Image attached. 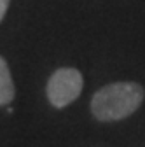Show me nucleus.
Here are the masks:
<instances>
[{
	"label": "nucleus",
	"mask_w": 145,
	"mask_h": 147,
	"mask_svg": "<svg viewBox=\"0 0 145 147\" xmlns=\"http://www.w3.org/2000/svg\"><path fill=\"white\" fill-rule=\"evenodd\" d=\"M84 79L75 68H58L47 82V98L52 107L63 109L70 105L82 91Z\"/></svg>",
	"instance_id": "2"
},
{
	"label": "nucleus",
	"mask_w": 145,
	"mask_h": 147,
	"mask_svg": "<svg viewBox=\"0 0 145 147\" xmlns=\"http://www.w3.org/2000/svg\"><path fill=\"white\" fill-rule=\"evenodd\" d=\"M7 7H9V0H0V21L4 20V16L7 12Z\"/></svg>",
	"instance_id": "4"
},
{
	"label": "nucleus",
	"mask_w": 145,
	"mask_h": 147,
	"mask_svg": "<svg viewBox=\"0 0 145 147\" xmlns=\"http://www.w3.org/2000/svg\"><path fill=\"white\" fill-rule=\"evenodd\" d=\"M14 82L11 77V70L7 61L0 56V105H9L14 100Z\"/></svg>",
	"instance_id": "3"
},
{
	"label": "nucleus",
	"mask_w": 145,
	"mask_h": 147,
	"mask_svg": "<svg viewBox=\"0 0 145 147\" xmlns=\"http://www.w3.org/2000/svg\"><path fill=\"white\" fill-rule=\"evenodd\" d=\"M145 91L136 82H114L98 89L91 100V112L98 121H119L142 105Z\"/></svg>",
	"instance_id": "1"
}]
</instances>
